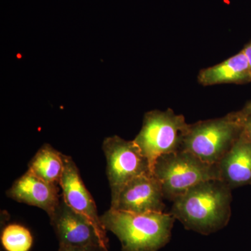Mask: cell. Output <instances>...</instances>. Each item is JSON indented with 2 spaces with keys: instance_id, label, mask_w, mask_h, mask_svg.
Returning a JSON list of instances; mask_svg holds the SVG:
<instances>
[{
  "instance_id": "obj_1",
  "label": "cell",
  "mask_w": 251,
  "mask_h": 251,
  "mask_svg": "<svg viewBox=\"0 0 251 251\" xmlns=\"http://www.w3.org/2000/svg\"><path fill=\"white\" fill-rule=\"evenodd\" d=\"M232 191L220 179L203 181L175 199L171 214L188 230L215 233L230 220Z\"/></svg>"
},
{
  "instance_id": "obj_2",
  "label": "cell",
  "mask_w": 251,
  "mask_h": 251,
  "mask_svg": "<svg viewBox=\"0 0 251 251\" xmlns=\"http://www.w3.org/2000/svg\"><path fill=\"white\" fill-rule=\"evenodd\" d=\"M100 220L119 239L122 251H158L171 241L176 219L171 213L134 214L110 208Z\"/></svg>"
},
{
  "instance_id": "obj_3",
  "label": "cell",
  "mask_w": 251,
  "mask_h": 251,
  "mask_svg": "<svg viewBox=\"0 0 251 251\" xmlns=\"http://www.w3.org/2000/svg\"><path fill=\"white\" fill-rule=\"evenodd\" d=\"M242 131L240 111L198 122L190 125L181 150L192 153L208 164L216 165L232 148Z\"/></svg>"
},
{
  "instance_id": "obj_4",
  "label": "cell",
  "mask_w": 251,
  "mask_h": 251,
  "mask_svg": "<svg viewBox=\"0 0 251 251\" xmlns=\"http://www.w3.org/2000/svg\"><path fill=\"white\" fill-rule=\"evenodd\" d=\"M152 173L161 184L165 199L172 202L200 183L219 179L216 165L204 163L183 150L158 157Z\"/></svg>"
},
{
  "instance_id": "obj_5",
  "label": "cell",
  "mask_w": 251,
  "mask_h": 251,
  "mask_svg": "<svg viewBox=\"0 0 251 251\" xmlns=\"http://www.w3.org/2000/svg\"><path fill=\"white\" fill-rule=\"evenodd\" d=\"M189 126L183 115L171 109L145 114L143 126L133 141L148 160L151 172L158 157L181 150Z\"/></svg>"
},
{
  "instance_id": "obj_6",
  "label": "cell",
  "mask_w": 251,
  "mask_h": 251,
  "mask_svg": "<svg viewBox=\"0 0 251 251\" xmlns=\"http://www.w3.org/2000/svg\"><path fill=\"white\" fill-rule=\"evenodd\" d=\"M103 150L111 191L110 207H113L125 185L135 176L151 172V167L133 140H126L117 135L109 137L104 140Z\"/></svg>"
},
{
  "instance_id": "obj_7",
  "label": "cell",
  "mask_w": 251,
  "mask_h": 251,
  "mask_svg": "<svg viewBox=\"0 0 251 251\" xmlns=\"http://www.w3.org/2000/svg\"><path fill=\"white\" fill-rule=\"evenodd\" d=\"M49 218L59 247L98 246L109 250V242L104 240L90 220L68 205L62 196Z\"/></svg>"
},
{
  "instance_id": "obj_8",
  "label": "cell",
  "mask_w": 251,
  "mask_h": 251,
  "mask_svg": "<svg viewBox=\"0 0 251 251\" xmlns=\"http://www.w3.org/2000/svg\"><path fill=\"white\" fill-rule=\"evenodd\" d=\"M164 199L159 181L150 172L128 181L110 209L134 214L164 212Z\"/></svg>"
},
{
  "instance_id": "obj_9",
  "label": "cell",
  "mask_w": 251,
  "mask_h": 251,
  "mask_svg": "<svg viewBox=\"0 0 251 251\" xmlns=\"http://www.w3.org/2000/svg\"><path fill=\"white\" fill-rule=\"evenodd\" d=\"M62 156L64 171L59 187L63 199L73 209L90 220L104 240L109 242L107 230L99 216L97 205L81 178L76 164L70 156L63 154Z\"/></svg>"
},
{
  "instance_id": "obj_10",
  "label": "cell",
  "mask_w": 251,
  "mask_h": 251,
  "mask_svg": "<svg viewBox=\"0 0 251 251\" xmlns=\"http://www.w3.org/2000/svg\"><path fill=\"white\" fill-rule=\"evenodd\" d=\"M59 186L50 184L27 171L6 191L7 197L16 202L40 208L50 216L60 201Z\"/></svg>"
},
{
  "instance_id": "obj_11",
  "label": "cell",
  "mask_w": 251,
  "mask_h": 251,
  "mask_svg": "<svg viewBox=\"0 0 251 251\" xmlns=\"http://www.w3.org/2000/svg\"><path fill=\"white\" fill-rule=\"evenodd\" d=\"M216 166L219 179L231 189L251 185V142L243 131Z\"/></svg>"
},
{
  "instance_id": "obj_12",
  "label": "cell",
  "mask_w": 251,
  "mask_h": 251,
  "mask_svg": "<svg viewBox=\"0 0 251 251\" xmlns=\"http://www.w3.org/2000/svg\"><path fill=\"white\" fill-rule=\"evenodd\" d=\"M198 80L204 86L251 82V72L245 54L242 50L221 64L203 69Z\"/></svg>"
},
{
  "instance_id": "obj_13",
  "label": "cell",
  "mask_w": 251,
  "mask_h": 251,
  "mask_svg": "<svg viewBox=\"0 0 251 251\" xmlns=\"http://www.w3.org/2000/svg\"><path fill=\"white\" fill-rule=\"evenodd\" d=\"M62 156L50 145L45 144L29 161L27 171L47 182L59 186L64 171Z\"/></svg>"
},
{
  "instance_id": "obj_14",
  "label": "cell",
  "mask_w": 251,
  "mask_h": 251,
  "mask_svg": "<svg viewBox=\"0 0 251 251\" xmlns=\"http://www.w3.org/2000/svg\"><path fill=\"white\" fill-rule=\"evenodd\" d=\"M1 243L6 251H29L33 245L32 234L21 225L9 224L3 228Z\"/></svg>"
},
{
  "instance_id": "obj_15",
  "label": "cell",
  "mask_w": 251,
  "mask_h": 251,
  "mask_svg": "<svg viewBox=\"0 0 251 251\" xmlns=\"http://www.w3.org/2000/svg\"><path fill=\"white\" fill-rule=\"evenodd\" d=\"M57 251H109L108 249L98 246L90 247H59Z\"/></svg>"
},
{
  "instance_id": "obj_16",
  "label": "cell",
  "mask_w": 251,
  "mask_h": 251,
  "mask_svg": "<svg viewBox=\"0 0 251 251\" xmlns=\"http://www.w3.org/2000/svg\"><path fill=\"white\" fill-rule=\"evenodd\" d=\"M242 115H243V133L251 142V113L249 115H243L242 113Z\"/></svg>"
},
{
  "instance_id": "obj_17",
  "label": "cell",
  "mask_w": 251,
  "mask_h": 251,
  "mask_svg": "<svg viewBox=\"0 0 251 251\" xmlns=\"http://www.w3.org/2000/svg\"><path fill=\"white\" fill-rule=\"evenodd\" d=\"M242 51L244 52V54H245L246 57H247L251 72V42L247 44V45L244 47V49L242 50Z\"/></svg>"
},
{
  "instance_id": "obj_18",
  "label": "cell",
  "mask_w": 251,
  "mask_h": 251,
  "mask_svg": "<svg viewBox=\"0 0 251 251\" xmlns=\"http://www.w3.org/2000/svg\"><path fill=\"white\" fill-rule=\"evenodd\" d=\"M243 115H249L251 113V101H249L247 105L244 106V108L240 110Z\"/></svg>"
}]
</instances>
